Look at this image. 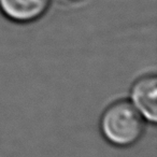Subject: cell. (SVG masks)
<instances>
[{
  "instance_id": "7a4b0ae2",
  "label": "cell",
  "mask_w": 157,
  "mask_h": 157,
  "mask_svg": "<svg viewBox=\"0 0 157 157\" xmlns=\"http://www.w3.org/2000/svg\"><path fill=\"white\" fill-rule=\"evenodd\" d=\"M129 102L145 123L155 124L157 122V78L155 74L141 76L132 84Z\"/></svg>"
},
{
  "instance_id": "6da1fadb",
  "label": "cell",
  "mask_w": 157,
  "mask_h": 157,
  "mask_svg": "<svg viewBox=\"0 0 157 157\" xmlns=\"http://www.w3.org/2000/svg\"><path fill=\"white\" fill-rule=\"evenodd\" d=\"M145 124L129 100H118L103 111L99 127L108 143L124 148L140 141L145 131Z\"/></svg>"
},
{
  "instance_id": "3957f363",
  "label": "cell",
  "mask_w": 157,
  "mask_h": 157,
  "mask_svg": "<svg viewBox=\"0 0 157 157\" xmlns=\"http://www.w3.org/2000/svg\"><path fill=\"white\" fill-rule=\"evenodd\" d=\"M52 0H0V13L16 24H30L42 18Z\"/></svg>"
}]
</instances>
